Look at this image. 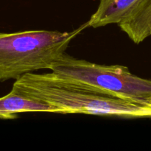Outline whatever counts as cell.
Here are the masks:
<instances>
[{"label":"cell","mask_w":151,"mask_h":151,"mask_svg":"<svg viewBox=\"0 0 151 151\" xmlns=\"http://www.w3.org/2000/svg\"><path fill=\"white\" fill-rule=\"evenodd\" d=\"M12 90L55 108L59 114H85L127 118H151V108L88 89L54 72L27 73Z\"/></svg>","instance_id":"6da1fadb"},{"label":"cell","mask_w":151,"mask_h":151,"mask_svg":"<svg viewBox=\"0 0 151 151\" xmlns=\"http://www.w3.org/2000/svg\"><path fill=\"white\" fill-rule=\"evenodd\" d=\"M88 22L71 32L26 30L0 32V82L17 80L40 69H50Z\"/></svg>","instance_id":"7a4b0ae2"},{"label":"cell","mask_w":151,"mask_h":151,"mask_svg":"<svg viewBox=\"0 0 151 151\" xmlns=\"http://www.w3.org/2000/svg\"><path fill=\"white\" fill-rule=\"evenodd\" d=\"M50 70L88 89L151 108V80L134 75L127 66L97 64L64 53Z\"/></svg>","instance_id":"3957f363"},{"label":"cell","mask_w":151,"mask_h":151,"mask_svg":"<svg viewBox=\"0 0 151 151\" xmlns=\"http://www.w3.org/2000/svg\"><path fill=\"white\" fill-rule=\"evenodd\" d=\"M145 0H100L95 13L88 21L89 27L120 24L129 19Z\"/></svg>","instance_id":"277c9868"},{"label":"cell","mask_w":151,"mask_h":151,"mask_svg":"<svg viewBox=\"0 0 151 151\" xmlns=\"http://www.w3.org/2000/svg\"><path fill=\"white\" fill-rule=\"evenodd\" d=\"M24 112L57 113L55 108L27 97L11 90L9 94L0 97V119H13L17 114Z\"/></svg>","instance_id":"5b68a950"},{"label":"cell","mask_w":151,"mask_h":151,"mask_svg":"<svg viewBox=\"0 0 151 151\" xmlns=\"http://www.w3.org/2000/svg\"><path fill=\"white\" fill-rule=\"evenodd\" d=\"M119 27L135 44H140L151 35V0H145Z\"/></svg>","instance_id":"8992f818"}]
</instances>
